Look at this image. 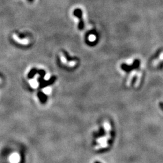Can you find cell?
Masks as SVG:
<instances>
[{
    "mask_svg": "<svg viewBox=\"0 0 163 163\" xmlns=\"http://www.w3.org/2000/svg\"><path fill=\"white\" fill-rule=\"evenodd\" d=\"M38 96L39 97L40 100H41L42 103H44V102H45V101L47 100V96H46L44 94L39 92V93L38 94Z\"/></svg>",
    "mask_w": 163,
    "mask_h": 163,
    "instance_id": "cell-1",
    "label": "cell"
},
{
    "mask_svg": "<svg viewBox=\"0 0 163 163\" xmlns=\"http://www.w3.org/2000/svg\"><path fill=\"white\" fill-rule=\"evenodd\" d=\"M36 73V70H35V69H33V70H31V71L30 72V73H29V77H30V78H31V77H32L33 76L35 75V74Z\"/></svg>",
    "mask_w": 163,
    "mask_h": 163,
    "instance_id": "cell-2",
    "label": "cell"
},
{
    "mask_svg": "<svg viewBox=\"0 0 163 163\" xmlns=\"http://www.w3.org/2000/svg\"><path fill=\"white\" fill-rule=\"evenodd\" d=\"M31 86H33V87H36V86H37V82H36V81H35V80L31 81Z\"/></svg>",
    "mask_w": 163,
    "mask_h": 163,
    "instance_id": "cell-3",
    "label": "cell"
},
{
    "mask_svg": "<svg viewBox=\"0 0 163 163\" xmlns=\"http://www.w3.org/2000/svg\"><path fill=\"white\" fill-rule=\"evenodd\" d=\"M39 74L41 75V77H44V76H45V71H43V70H41V71H39Z\"/></svg>",
    "mask_w": 163,
    "mask_h": 163,
    "instance_id": "cell-4",
    "label": "cell"
},
{
    "mask_svg": "<svg viewBox=\"0 0 163 163\" xmlns=\"http://www.w3.org/2000/svg\"><path fill=\"white\" fill-rule=\"evenodd\" d=\"M51 91V89L50 88H47L45 89V92H46V93H50Z\"/></svg>",
    "mask_w": 163,
    "mask_h": 163,
    "instance_id": "cell-5",
    "label": "cell"
},
{
    "mask_svg": "<svg viewBox=\"0 0 163 163\" xmlns=\"http://www.w3.org/2000/svg\"><path fill=\"white\" fill-rule=\"evenodd\" d=\"M29 1H32V0H29Z\"/></svg>",
    "mask_w": 163,
    "mask_h": 163,
    "instance_id": "cell-6",
    "label": "cell"
}]
</instances>
